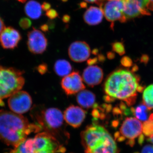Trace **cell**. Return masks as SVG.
Here are the masks:
<instances>
[{"mask_svg":"<svg viewBox=\"0 0 153 153\" xmlns=\"http://www.w3.org/2000/svg\"><path fill=\"white\" fill-rule=\"evenodd\" d=\"M113 113L114 115H119L122 114L123 111L119 108L116 107H115L113 109Z\"/></svg>","mask_w":153,"mask_h":153,"instance_id":"cell-33","label":"cell"},{"mask_svg":"<svg viewBox=\"0 0 153 153\" xmlns=\"http://www.w3.org/2000/svg\"><path fill=\"white\" fill-rule=\"evenodd\" d=\"M41 29H42L43 31H46L48 30V27H47V26H46V25H44V26H42V27H41Z\"/></svg>","mask_w":153,"mask_h":153,"instance_id":"cell-47","label":"cell"},{"mask_svg":"<svg viewBox=\"0 0 153 153\" xmlns=\"http://www.w3.org/2000/svg\"><path fill=\"white\" fill-rule=\"evenodd\" d=\"M8 103L13 112L22 114L30 110L33 102L29 93L19 90L9 97Z\"/></svg>","mask_w":153,"mask_h":153,"instance_id":"cell-7","label":"cell"},{"mask_svg":"<svg viewBox=\"0 0 153 153\" xmlns=\"http://www.w3.org/2000/svg\"><path fill=\"white\" fill-rule=\"evenodd\" d=\"M68 56L74 62L81 63L87 60L91 55L89 45L84 41H75L69 46Z\"/></svg>","mask_w":153,"mask_h":153,"instance_id":"cell-11","label":"cell"},{"mask_svg":"<svg viewBox=\"0 0 153 153\" xmlns=\"http://www.w3.org/2000/svg\"><path fill=\"white\" fill-rule=\"evenodd\" d=\"M38 70L41 74H43L46 73L48 70V67L47 64H42L38 66Z\"/></svg>","mask_w":153,"mask_h":153,"instance_id":"cell-29","label":"cell"},{"mask_svg":"<svg viewBox=\"0 0 153 153\" xmlns=\"http://www.w3.org/2000/svg\"><path fill=\"white\" fill-rule=\"evenodd\" d=\"M147 140L148 141L152 143H153V135L149 137V138Z\"/></svg>","mask_w":153,"mask_h":153,"instance_id":"cell-48","label":"cell"},{"mask_svg":"<svg viewBox=\"0 0 153 153\" xmlns=\"http://www.w3.org/2000/svg\"><path fill=\"white\" fill-rule=\"evenodd\" d=\"M97 61H98V60H97V58L90 59L89 60H88V65H94V64L97 63Z\"/></svg>","mask_w":153,"mask_h":153,"instance_id":"cell-38","label":"cell"},{"mask_svg":"<svg viewBox=\"0 0 153 153\" xmlns=\"http://www.w3.org/2000/svg\"><path fill=\"white\" fill-rule=\"evenodd\" d=\"M145 140V137L143 134H141L139 137L138 143L140 145H142L143 143H144Z\"/></svg>","mask_w":153,"mask_h":153,"instance_id":"cell-37","label":"cell"},{"mask_svg":"<svg viewBox=\"0 0 153 153\" xmlns=\"http://www.w3.org/2000/svg\"><path fill=\"white\" fill-rule=\"evenodd\" d=\"M124 0H108L100 7L107 20L113 22L118 21L124 23L127 21L123 14Z\"/></svg>","mask_w":153,"mask_h":153,"instance_id":"cell-8","label":"cell"},{"mask_svg":"<svg viewBox=\"0 0 153 153\" xmlns=\"http://www.w3.org/2000/svg\"><path fill=\"white\" fill-rule=\"evenodd\" d=\"M23 74L22 71L16 68L0 65V105H4L3 100L23 88L25 82Z\"/></svg>","mask_w":153,"mask_h":153,"instance_id":"cell-5","label":"cell"},{"mask_svg":"<svg viewBox=\"0 0 153 153\" xmlns=\"http://www.w3.org/2000/svg\"><path fill=\"white\" fill-rule=\"evenodd\" d=\"M104 99L105 101L107 102H113L115 100V99L114 97H111L109 96L108 95H105L104 97Z\"/></svg>","mask_w":153,"mask_h":153,"instance_id":"cell-34","label":"cell"},{"mask_svg":"<svg viewBox=\"0 0 153 153\" xmlns=\"http://www.w3.org/2000/svg\"><path fill=\"white\" fill-rule=\"evenodd\" d=\"M138 69V66H137V65H136V64H135V65H134V66H133L132 68L131 71L132 72H136V71H137Z\"/></svg>","mask_w":153,"mask_h":153,"instance_id":"cell-44","label":"cell"},{"mask_svg":"<svg viewBox=\"0 0 153 153\" xmlns=\"http://www.w3.org/2000/svg\"><path fill=\"white\" fill-rule=\"evenodd\" d=\"M133 1H135L137 3L143 10H144L146 12L150 13L147 8L148 4H149L148 0H133Z\"/></svg>","mask_w":153,"mask_h":153,"instance_id":"cell-27","label":"cell"},{"mask_svg":"<svg viewBox=\"0 0 153 153\" xmlns=\"http://www.w3.org/2000/svg\"><path fill=\"white\" fill-rule=\"evenodd\" d=\"M65 151V148L51 134L42 132L25 140L10 153H60Z\"/></svg>","mask_w":153,"mask_h":153,"instance_id":"cell-4","label":"cell"},{"mask_svg":"<svg viewBox=\"0 0 153 153\" xmlns=\"http://www.w3.org/2000/svg\"><path fill=\"white\" fill-rule=\"evenodd\" d=\"M115 57V55L113 52H108L107 53V57L108 59H114Z\"/></svg>","mask_w":153,"mask_h":153,"instance_id":"cell-40","label":"cell"},{"mask_svg":"<svg viewBox=\"0 0 153 153\" xmlns=\"http://www.w3.org/2000/svg\"><path fill=\"white\" fill-rule=\"evenodd\" d=\"M143 125L141 122L134 117H128L123 122L120 128V133L122 136L134 139L141 134Z\"/></svg>","mask_w":153,"mask_h":153,"instance_id":"cell-12","label":"cell"},{"mask_svg":"<svg viewBox=\"0 0 153 153\" xmlns=\"http://www.w3.org/2000/svg\"><path fill=\"white\" fill-rule=\"evenodd\" d=\"M61 87L67 95H71L84 90L85 86L79 72L74 71L64 76L61 80Z\"/></svg>","mask_w":153,"mask_h":153,"instance_id":"cell-9","label":"cell"},{"mask_svg":"<svg viewBox=\"0 0 153 153\" xmlns=\"http://www.w3.org/2000/svg\"><path fill=\"white\" fill-rule=\"evenodd\" d=\"M113 51L117 52L119 55H123L125 54V49L123 44L121 42H116L112 44Z\"/></svg>","mask_w":153,"mask_h":153,"instance_id":"cell-24","label":"cell"},{"mask_svg":"<svg viewBox=\"0 0 153 153\" xmlns=\"http://www.w3.org/2000/svg\"><path fill=\"white\" fill-rule=\"evenodd\" d=\"M32 113L38 124L49 131H56L63 125V114L58 108L34 107Z\"/></svg>","mask_w":153,"mask_h":153,"instance_id":"cell-6","label":"cell"},{"mask_svg":"<svg viewBox=\"0 0 153 153\" xmlns=\"http://www.w3.org/2000/svg\"><path fill=\"white\" fill-rule=\"evenodd\" d=\"M104 13L101 7H91L84 13L83 18L86 24L90 25H96L101 23Z\"/></svg>","mask_w":153,"mask_h":153,"instance_id":"cell-17","label":"cell"},{"mask_svg":"<svg viewBox=\"0 0 153 153\" xmlns=\"http://www.w3.org/2000/svg\"><path fill=\"white\" fill-rule=\"evenodd\" d=\"M139 153V152H135V153Z\"/></svg>","mask_w":153,"mask_h":153,"instance_id":"cell-50","label":"cell"},{"mask_svg":"<svg viewBox=\"0 0 153 153\" xmlns=\"http://www.w3.org/2000/svg\"><path fill=\"white\" fill-rule=\"evenodd\" d=\"M141 153H153V146L150 145L145 146L143 148Z\"/></svg>","mask_w":153,"mask_h":153,"instance_id":"cell-30","label":"cell"},{"mask_svg":"<svg viewBox=\"0 0 153 153\" xmlns=\"http://www.w3.org/2000/svg\"><path fill=\"white\" fill-rule=\"evenodd\" d=\"M19 24L21 27L23 29H27L31 27L32 22L27 18H23L21 19Z\"/></svg>","mask_w":153,"mask_h":153,"instance_id":"cell-26","label":"cell"},{"mask_svg":"<svg viewBox=\"0 0 153 153\" xmlns=\"http://www.w3.org/2000/svg\"><path fill=\"white\" fill-rule=\"evenodd\" d=\"M149 60V57L147 55H143L140 58V62L146 65Z\"/></svg>","mask_w":153,"mask_h":153,"instance_id":"cell-32","label":"cell"},{"mask_svg":"<svg viewBox=\"0 0 153 153\" xmlns=\"http://www.w3.org/2000/svg\"><path fill=\"white\" fill-rule=\"evenodd\" d=\"M54 68V71L57 75L65 76L71 73L72 66L67 60L60 59L55 62Z\"/></svg>","mask_w":153,"mask_h":153,"instance_id":"cell-20","label":"cell"},{"mask_svg":"<svg viewBox=\"0 0 153 153\" xmlns=\"http://www.w3.org/2000/svg\"><path fill=\"white\" fill-rule=\"evenodd\" d=\"M5 28V27L4 24L3 22L2 19L0 17V34L2 33L3 30Z\"/></svg>","mask_w":153,"mask_h":153,"instance_id":"cell-39","label":"cell"},{"mask_svg":"<svg viewBox=\"0 0 153 153\" xmlns=\"http://www.w3.org/2000/svg\"><path fill=\"white\" fill-rule=\"evenodd\" d=\"M126 144L129 145L130 146L133 147L135 144V140L134 139H130L127 142Z\"/></svg>","mask_w":153,"mask_h":153,"instance_id":"cell-42","label":"cell"},{"mask_svg":"<svg viewBox=\"0 0 153 153\" xmlns=\"http://www.w3.org/2000/svg\"><path fill=\"white\" fill-rule=\"evenodd\" d=\"M123 14L126 19H132L139 16L140 15H150V13L146 12L142 8L139 4L133 0H124Z\"/></svg>","mask_w":153,"mask_h":153,"instance_id":"cell-16","label":"cell"},{"mask_svg":"<svg viewBox=\"0 0 153 153\" xmlns=\"http://www.w3.org/2000/svg\"><path fill=\"white\" fill-rule=\"evenodd\" d=\"M140 76L132 72L119 69L114 71L107 78L104 85L106 95L125 101L128 106L134 104L137 99V88Z\"/></svg>","mask_w":153,"mask_h":153,"instance_id":"cell-2","label":"cell"},{"mask_svg":"<svg viewBox=\"0 0 153 153\" xmlns=\"http://www.w3.org/2000/svg\"><path fill=\"white\" fill-rule=\"evenodd\" d=\"M120 108L121 110L122 111H124L127 108L126 105L123 102H121L120 104Z\"/></svg>","mask_w":153,"mask_h":153,"instance_id":"cell-41","label":"cell"},{"mask_svg":"<svg viewBox=\"0 0 153 153\" xmlns=\"http://www.w3.org/2000/svg\"><path fill=\"white\" fill-rule=\"evenodd\" d=\"M125 139V137L123 136H120L117 139V140L118 142H122Z\"/></svg>","mask_w":153,"mask_h":153,"instance_id":"cell-45","label":"cell"},{"mask_svg":"<svg viewBox=\"0 0 153 153\" xmlns=\"http://www.w3.org/2000/svg\"><path fill=\"white\" fill-rule=\"evenodd\" d=\"M47 40L44 33L33 28L28 34L27 46L30 52L34 54H41L46 51Z\"/></svg>","mask_w":153,"mask_h":153,"instance_id":"cell-10","label":"cell"},{"mask_svg":"<svg viewBox=\"0 0 153 153\" xmlns=\"http://www.w3.org/2000/svg\"><path fill=\"white\" fill-rule=\"evenodd\" d=\"M86 112L79 106L71 105L64 111L63 117L66 123L74 128L81 126L86 117Z\"/></svg>","mask_w":153,"mask_h":153,"instance_id":"cell-13","label":"cell"},{"mask_svg":"<svg viewBox=\"0 0 153 153\" xmlns=\"http://www.w3.org/2000/svg\"><path fill=\"white\" fill-rule=\"evenodd\" d=\"M41 126L30 123L21 114L0 111V140L8 146L16 147L32 132L41 130Z\"/></svg>","mask_w":153,"mask_h":153,"instance_id":"cell-1","label":"cell"},{"mask_svg":"<svg viewBox=\"0 0 153 153\" xmlns=\"http://www.w3.org/2000/svg\"><path fill=\"white\" fill-rule=\"evenodd\" d=\"M21 37L20 33L14 28H5L0 34V43L3 48L13 49L17 47Z\"/></svg>","mask_w":153,"mask_h":153,"instance_id":"cell-14","label":"cell"},{"mask_svg":"<svg viewBox=\"0 0 153 153\" xmlns=\"http://www.w3.org/2000/svg\"><path fill=\"white\" fill-rule=\"evenodd\" d=\"M42 6L36 1H29L25 6V12L28 17L33 19L40 18L42 13Z\"/></svg>","mask_w":153,"mask_h":153,"instance_id":"cell-19","label":"cell"},{"mask_svg":"<svg viewBox=\"0 0 153 153\" xmlns=\"http://www.w3.org/2000/svg\"><path fill=\"white\" fill-rule=\"evenodd\" d=\"M77 103L83 108H89L94 105L96 101L95 94L88 90H83L77 94L76 97Z\"/></svg>","mask_w":153,"mask_h":153,"instance_id":"cell-18","label":"cell"},{"mask_svg":"<svg viewBox=\"0 0 153 153\" xmlns=\"http://www.w3.org/2000/svg\"><path fill=\"white\" fill-rule=\"evenodd\" d=\"M149 108L144 103L138 105L135 109L133 114L135 115L137 119L141 121H146L149 118Z\"/></svg>","mask_w":153,"mask_h":153,"instance_id":"cell-22","label":"cell"},{"mask_svg":"<svg viewBox=\"0 0 153 153\" xmlns=\"http://www.w3.org/2000/svg\"><path fill=\"white\" fill-rule=\"evenodd\" d=\"M122 65L125 67L129 68L133 65V61L129 57L124 56L121 60Z\"/></svg>","mask_w":153,"mask_h":153,"instance_id":"cell-25","label":"cell"},{"mask_svg":"<svg viewBox=\"0 0 153 153\" xmlns=\"http://www.w3.org/2000/svg\"><path fill=\"white\" fill-rule=\"evenodd\" d=\"M84 1L88 3H95L99 5L100 7L103 4V2L104 0H84Z\"/></svg>","mask_w":153,"mask_h":153,"instance_id":"cell-31","label":"cell"},{"mask_svg":"<svg viewBox=\"0 0 153 153\" xmlns=\"http://www.w3.org/2000/svg\"><path fill=\"white\" fill-rule=\"evenodd\" d=\"M18 1L22 3H25L27 0H18Z\"/></svg>","mask_w":153,"mask_h":153,"instance_id":"cell-49","label":"cell"},{"mask_svg":"<svg viewBox=\"0 0 153 153\" xmlns=\"http://www.w3.org/2000/svg\"><path fill=\"white\" fill-rule=\"evenodd\" d=\"M149 4L148 5V9L149 10L153 11V0H148Z\"/></svg>","mask_w":153,"mask_h":153,"instance_id":"cell-36","label":"cell"},{"mask_svg":"<svg viewBox=\"0 0 153 153\" xmlns=\"http://www.w3.org/2000/svg\"><path fill=\"white\" fill-rule=\"evenodd\" d=\"M144 90V87L141 85H138L137 87V91L138 92H143V91Z\"/></svg>","mask_w":153,"mask_h":153,"instance_id":"cell-43","label":"cell"},{"mask_svg":"<svg viewBox=\"0 0 153 153\" xmlns=\"http://www.w3.org/2000/svg\"><path fill=\"white\" fill-rule=\"evenodd\" d=\"M143 131L146 136L149 137L153 135V119H149L143 124Z\"/></svg>","mask_w":153,"mask_h":153,"instance_id":"cell-23","label":"cell"},{"mask_svg":"<svg viewBox=\"0 0 153 153\" xmlns=\"http://www.w3.org/2000/svg\"><path fill=\"white\" fill-rule=\"evenodd\" d=\"M119 124V121L118 120H115L113 123V126L115 127H117L118 125Z\"/></svg>","mask_w":153,"mask_h":153,"instance_id":"cell-46","label":"cell"},{"mask_svg":"<svg viewBox=\"0 0 153 153\" xmlns=\"http://www.w3.org/2000/svg\"><path fill=\"white\" fill-rule=\"evenodd\" d=\"M82 77L88 86L93 87L101 83L103 78V71L99 66L90 65L84 69Z\"/></svg>","mask_w":153,"mask_h":153,"instance_id":"cell-15","label":"cell"},{"mask_svg":"<svg viewBox=\"0 0 153 153\" xmlns=\"http://www.w3.org/2000/svg\"><path fill=\"white\" fill-rule=\"evenodd\" d=\"M143 98L144 104L149 109H153V84L149 85L144 91Z\"/></svg>","mask_w":153,"mask_h":153,"instance_id":"cell-21","label":"cell"},{"mask_svg":"<svg viewBox=\"0 0 153 153\" xmlns=\"http://www.w3.org/2000/svg\"><path fill=\"white\" fill-rule=\"evenodd\" d=\"M51 7V5L49 3H44L42 5V9L45 11H48Z\"/></svg>","mask_w":153,"mask_h":153,"instance_id":"cell-35","label":"cell"},{"mask_svg":"<svg viewBox=\"0 0 153 153\" xmlns=\"http://www.w3.org/2000/svg\"><path fill=\"white\" fill-rule=\"evenodd\" d=\"M81 139L85 153H117L115 142L102 126H88L81 133Z\"/></svg>","mask_w":153,"mask_h":153,"instance_id":"cell-3","label":"cell"},{"mask_svg":"<svg viewBox=\"0 0 153 153\" xmlns=\"http://www.w3.org/2000/svg\"><path fill=\"white\" fill-rule=\"evenodd\" d=\"M46 15H47V17H49V19H55L58 16L57 12L53 9H51V10L49 9V10L47 11Z\"/></svg>","mask_w":153,"mask_h":153,"instance_id":"cell-28","label":"cell"}]
</instances>
